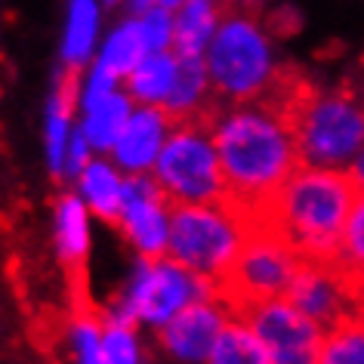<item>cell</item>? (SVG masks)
Listing matches in <instances>:
<instances>
[{
    "label": "cell",
    "instance_id": "9",
    "mask_svg": "<svg viewBox=\"0 0 364 364\" xmlns=\"http://www.w3.org/2000/svg\"><path fill=\"white\" fill-rule=\"evenodd\" d=\"M235 318L253 327L266 346L272 364H318L324 346V327L306 318L287 296L262 299L241 309Z\"/></svg>",
    "mask_w": 364,
    "mask_h": 364
},
{
    "label": "cell",
    "instance_id": "11",
    "mask_svg": "<svg viewBox=\"0 0 364 364\" xmlns=\"http://www.w3.org/2000/svg\"><path fill=\"white\" fill-rule=\"evenodd\" d=\"M121 229L142 259H158L170 241V201L154 176L127 173L121 192Z\"/></svg>",
    "mask_w": 364,
    "mask_h": 364
},
{
    "label": "cell",
    "instance_id": "31",
    "mask_svg": "<svg viewBox=\"0 0 364 364\" xmlns=\"http://www.w3.org/2000/svg\"><path fill=\"white\" fill-rule=\"evenodd\" d=\"M154 4H158V6H167V10H179L186 0H154Z\"/></svg>",
    "mask_w": 364,
    "mask_h": 364
},
{
    "label": "cell",
    "instance_id": "26",
    "mask_svg": "<svg viewBox=\"0 0 364 364\" xmlns=\"http://www.w3.org/2000/svg\"><path fill=\"white\" fill-rule=\"evenodd\" d=\"M173 28H176V19L170 16L167 6L154 4L151 10H145L139 16V31L149 53H161V50H173Z\"/></svg>",
    "mask_w": 364,
    "mask_h": 364
},
{
    "label": "cell",
    "instance_id": "18",
    "mask_svg": "<svg viewBox=\"0 0 364 364\" xmlns=\"http://www.w3.org/2000/svg\"><path fill=\"white\" fill-rule=\"evenodd\" d=\"M80 195H84L87 207H93L99 220L121 225V192H124V176L112 164L105 161H90L80 170Z\"/></svg>",
    "mask_w": 364,
    "mask_h": 364
},
{
    "label": "cell",
    "instance_id": "19",
    "mask_svg": "<svg viewBox=\"0 0 364 364\" xmlns=\"http://www.w3.org/2000/svg\"><path fill=\"white\" fill-rule=\"evenodd\" d=\"M84 112L87 114H84V127H80V130L87 133L93 149L108 151L117 142V136H121L127 117L133 114V108H130V96L121 93V90H112L105 99L87 105Z\"/></svg>",
    "mask_w": 364,
    "mask_h": 364
},
{
    "label": "cell",
    "instance_id": "10",
    "mask_svg": "<svg viewBox=\"0 0 364 364\" xmlns=\"http://www.w3.org/2000/svg\"><path fill=\"white\" fill-rule=\"evenodd\" d=\"M284 296L306 318H312L318 327H324V333L340 321H346V318L361 315L358 287L336 266V259L333 262L303 259V266H299L296 278L290 281Z\"/></svg>",
    "mask_w": 364,
    "mask_h": 364
},
{
    "label": "cell",
    "instance_id": "1",
    "mask_svg": "<svg viewBox=\"0 0 364 364\" xmlns=\"http://www.w3.org/2000/svg\"><path fill=\"white\" fill-rule=\"evenodd\" d=\"M213 142L225 179V204L235 213L257 210L303 164L294 124L269 99L220 105Z\"/></svg>",
    "mask_w": 364,
    "mask_h": 364
},
{
    "label": "cell",
    "instance_id": "21",
    "mask_svg": "<svg viewBox=\"0 0 364 364\" xmlns=\"http://www.w3.org/2000/svg\"><path fill=\"white\" fill-rule=\"evenodd\" d=\"M145 56H149V47H145V41H142L139 19H127L121 28L112 31V38L105 41L96 65L105 68L112 77H127Z\"/></svg>",
    "mask_w": 364,
    "mask_h": 364
},
{
    "label": "cell",
    "instance_id": "23",
    "mask_svg": "<svg viewBox=\"0 0 364 364\" xmlns=\"http://www.w3.org/2000/svg\"><path fill=\"white\" fill-rule=\"evenodd\" d=\"M318 364H364V315H352L324 333Z\"/></svg>",
    "mask_w": 364,
    "mask_h": 364
},
{
    "label": "cell",
    "instance_id": "24",
    "mask_svg": "<svg viewBox=\"0 0 364 364\" xmlns=\"http://www.w3.org/2000/svg\"><path fill=\"white\" fill-rule=\"evenodd\" d=\"M336 266L349 275V281L358 290L364 287V192H358L349 220H346L340 253H336Z\"/></svg>",
    "mask_w": 364,
    "mask_h": 364
},
{
    "label": "cell",
    "instance_id": "30",
    "mask_svg": "<svg viewBox=\"0 0 364 364\" xmlns=\"http://www.w3.org/2000/svg\"><path fill=\"white\" fill-rule=\"evenodd\" d=\"M259 0H229V10H241V13H247V10H253Z\"/></svg>",
    "mask_w": 364,
    "mask_h": 364
},
{
    "label": "cell",
    "instance_id": "14",
    "mask_svg": "<svg viewBox=\"0 0 364 364\" xmlns=\"http://www.w3.org/2000/svg\"><path fill=\"white\" fill-rule=\"evenodd\" d=\"M59 259L71 278V306L90 303L84 294V262H87V210L75 195H62L56 210Z\"/></svg>",
    "mask_w": 364,
    "mask_h": 364
},
{
    "label": "cell",
    "instance_id": "17",
    "mask_svg": "<svg viewBox=\"0 0 364 364\" xmlns=\"http://www.w3.org/2000/svg\"><path fill=\"white\" fill-rule=\"evenodd\" d=\"M176 68H179V56L173 50L149 53L127 75V90L142 105H164L167 96L173 93V84H176Z\"/></svg>",
    "mask_w": 364,
    "mask_h": 364
},
{
    "label": "cell",
    "instance_id": "27",
    "mask_svg": "<svg viewBox=\"0 0 364 364\" xmlns=\"http://www.w3.org/2000/svg\"><path fill=\"white\" fill-rule=\"evenodd\" d=\"M93 145H90V139H87V133L80 130H71V136H68V149H65V167L62 170H68L71 176H80V170L87 167L90 161H93Z\"/></svg>",
    "mask_w": 364,
    "mask_h": 364
},
{
    "label": "cell",
    "instance_id": "25",
    "mask_svg": "<svg viewBox=\"0 0 364 364\" xmlns=\"http://www.w3.org/2000/svg\"><path fill=\"white\" fill-rule=\"evenodd\" d=\"M102 361L105 364H142L136 324L112 312H102Z\"/></svg>",
    "mask_w": 364,
    "mask_h": 364
},
{
    "label": "cell",
    "instance_id": "32",
    "mask_svg": "<svg viewBox=\"0 0 364 364\" xmlns=\"http://www.w3.org/2000/svg\"><path fill=\"white\" fill-rule=\"evenodd\" d=\"M358 296H361V315H364V287L358 290Z\"/></svg>",
    "mask_w": 364,
    "mask_h": 364
},
{
    "label": "cell",
    "instance_id": "4",
    "mask_svg": "<svg viewBox=\"0 0 364 364\" xmlns=\"http://www.w3.org/2000/svg\"><path fill=\"white\" fill-rule=\"evenodd\" d=\"M210 90L220 105L257 102L272 90L278 65L272 56V43L259 22L250 13L232 10L223 16L210 47L204 53Z\"/></svg>",
    "mask_w": 364,
    "mask_h": 364
},
{
    "label": "cell",
    "instance_id": "16",
    "mask_svg": "<svg viewBox=\"0 0 364 364\" xmlns=\"http://www.w3.org/2000/svg\"><path fill=\"white\" fill-rule=\"evenodd\" d=\"M77 80H80V65H65L56 80V90L47 105V158L53 173H62L65 167V149L71 136V112L77 102Z\"/></svg>",
    "mask_w": 364,
    "mask_h": 364
},
{
    "label": "cell",
    "instance_id": "12",
    "mask_svg": "<svg viewBox=\"0 0 364 364\" xmlns=\"http://www.w3.org/2000/svg\"><path fill=\"white\" fill-rule=\"evenodd\" d=\"M229 318L232 312L220 299H198L158 327V340L182 364H207Z\"/></svg>",
    "mask_w": 364,
    "mask_h": 364
},
{
    "label": "cell",
    "instance_id": "28",
    "mask_svg": "<svg viewBox=\"0 0 364 364\" xmlns=\"http://www.w3.org/2000/svg\"><path fill=\"white\" fill-rule=\"evenodd\" d=\"M346 170H349V176L355 179V186H358V192H364V149H361L358 154H355L352 164H349V167H346Z\"/></svg>",
    "mask_w": 364,
    "mask_h": 364
},
{
    "label": "cell",
    "instance_id": "15",
    "mask_svg": "<svg viewBox=\"0 0 364 364\" xmlns=\"http://www.w3.org/2000/svg\"><path fill=\"white\" fill-rule=\"evenodd\" d=\"M225 13H232L229 0H186L179 6L176 28H173V53L204 56Z\"/></svg>",
    "mask_w": 364,
    "mask_h": 364
},
{
    "label": "cell",
    "instance_id": "5",
    "mask_svg": "<svg viewBox=\"0 0 364 364\" xmlns=\"http://www.w3.org/2000/svg\"><path fill=\"white\" fill-rule=\"evenodd\" d=\"M220 102L201 114L173 121V130L154 161V179L170 204H220L225 179L213 142V117Z\"/></svg>",
    "mask_w": 364,
    "mask_h": 364
},
{
    "label": "cell",
    "instance_id": "8",
    "mask_svg": "<svg viewBox=\"0 0 364 364\" xmlns=\"http://www.w3.org/2000/svg\"><path fill=\"white\" fill-rule=\"evenodd\" d=\"M198 299H216L210 281L164 253L158 259L139 262L121 306L112 315L124 318L130 324L145 321V324L161 327L186 306L198 303Z\"/></svg>",
    "mask_w": 364,
    "mask_h": 364
},
{
    "label": "cell",
    "instance_id": "7",
    "mask_svg": "<svg viewBox=\"0 0 364 364\" xmlns=\"http://www.w3.org/2000/svg\"><path fill=\"white\" fill-rule=\"evenodd\" d=\"M244 238V225L238 213L225 201L220 204H170V241L167 257H173L182 266L198 272L210 281L216 290V281L229 269L232 257L238 253Z\"/></svg>",
    "mask_w": 364,
    "mask_h": 364
},
{
    "label": "cell",
    "instance_id": "6",
    "mask_svg": "<svg viewBox=\"0 0 364 364\" xmlns=\"http://www.w3.org/2000/svg\"><path fill=\"white\" fill-rule=\"evenodd\" d=\"M241 225H244L241 247L213 290V296L232 315H238L241 309L253 303H262V299L284 296L290 281L296 278L299 266H303V257L278 232H272L269 225L262 223H241Z\"/></svg>",
    "mask_w": 364,
    "mask_h": 364
},
{
    "label": "cell",
    "instance_id": "13",
    "mask_svg": "<svg viewBox=\"0 0 364 364\" xmlns=\"http://www.w3.org/2000/svg\"><path fill=\"white\" fill-rule=\"evenodd\" d=\"M170 130H173V117L164 112L161 105H142L139 112H133L127 117L117 142L112 145L117 167L127 173L151 170L164 149V142H167Z\"/></svg>",
    "mask_w": 364,
    "mask_h": 364
},
{
    "label": "cell",
    "instance_id": "3",
    "mask_svg": "<svg viewBox=\"0 0 364 364\" xmlns=\"http://www.w3.org/2000/svg\"><path fill=\"white\" fill-rule=\"evenodd\" d=\"M303 164L346 170L364 149V96L352 90H318L303 80L287 102Z\"/></svg>",
    "mask_w": 364,
    "mask_h": 364
},
{
    "label": "cell",
    "instance_id": "22",
    "mask_svg": "<svg viewBox=\"0 0 364 364\" xmlns=\"http://www.w3.org/2000/svg\"><path fill=\"white\" fill-rule=\"evenodd\" d=\"M99 28V6L96 0H71L68 6V25H65V43H62V56L65 65H84L93 38Z\"/></svg>",
    "mask_w": 364,
    "mask_h": 364
},
{
    "label": "cell",
    "instance_id": "20",
    "mask_svg": "<svg viewBox=\"0 0 364 364\" xmlns=\"http://www.w3.org/2000/svg\"><path fill=\"white\" fill-rule=\"evenodd\" d=\"M207 364H272V358L262 340L253 333V327L232 315L229 324L223 327L220 340L213 343Z\"/></svg>",
    "mask_w": 364,
    "mask_h": 364
},
{
    "label": "cell",
    "instance_id": "33",
    "mask_svg": "<svg viewBox=\"0 0 364 364\" xmlns=\"http://www.w3.org/2000/svg\"><path fill=\"white\" fill-rule=\"evenodd\" d=\"M108 4H117V0H108Z\"/></svg>",
    "mask_w": 364,
    "mask_h": 364
},
{
    "label": "cell",
    "instance_id": "2",
    "mask_svg": "<svg viewBox=\"0 0 364 364\" xmlns=\"http://www.w3.org/2000/svg\"><path fill=\"white\" fill-rule=\"evenodd\" d=\"M355 198L358 186L349 170L299 164L257 210L238 213V220L269 225L303 259L333 262Z\"/></svg>",
    "mask_w": 364,
    "mask_h": 364
},
{
    "label": "cell",
    "instance_id": "29",
    "mask_svg": "<svg viewBox=\"0 0 364 364\" xmlns=\"http://www.w3.org/2000/svg\"><path fill=\"white\" fill-rule=\"evenodd\" d=\"M154 0H130V10H133V19H139L145 10H151Z\"/></svg>",
    "mask_w": 364,
    "mask_h": 364
}]
</instances>
